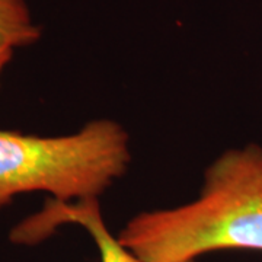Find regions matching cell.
I'll return each instance as SVG.
<instances>
[{
	"label": "cell",
	"instance_id": "277c9868",
	"mask_svg": "<svg viewBox=\"0 0 262 262\" xmlns=\"http://www.w3.org/2000/svg\"><path fill=\"white\" fill-rule=\"evenodd\" d=\"M41 34L27 0H0V47H29L37 44Z\"/></svg>",
	"mask_w": 262,
	"mask_h": 262
},
{
	"label": "cell",
	"instance_id": "7a4b0ae2",
	"mask_svg": "<svg viewBox=\"0 0 262 262\" xmlns=\"http://www.w3.org/2000/svg\"><path fill=\"white\" fill-rule=\"evenodd\" d=\"M130 163V136L110 118L64 136L0 130V210L28 192L60 201L99 198Z\"/></svg>",
	"mask_w": 262,
	"mask_h": 262
},
{
	"label": "cell",
	"instance_id": "6da1fadb",
	"mask_svg": "<svg viewBox=\"0 0 262 262\" xmlns=\"http://www.w3.org/2000/svg\"><path fill=\"white\" fill-rule=\"evenodd\" d=\"M146 262H192L214 251H262V147L226 150L185 204L141 211L118 233Z\"/></svg>",
	"mask_w": 262,
	"mask_h": 262
},
{
	"label": "cell",
	"instance_id": "5b68a950",
	"mask_svg": "<svg viewBox=\"0 0 262 262\" xmlns=\"http://www.w3.org/2000/svg\"><path fill=\"white\" fill-rule=\"evenodd\" d=\"M13 54H15V50H10V48L6 47H0V80H2L3 72L6 70L8 64L12 61Z\"/></svg>",
	"mask_w": 262,
	"mask_h": 262
},
{
	"label": "cell",
	"instance_id": "3957f363",
	"mask_svg": "<svg viewBox=\"0 0 262 262\" xmlns=\"http://www.w3.org/2000/svg\"><path fill=\"white\" fill-rule=\"evenodd\" d=\"M66 225L83 227L98 246L101 262H146L125 248L118 236L111 233L103 222L99 198L77 201L47 198L37 213L20 220L10 230L9 239L15 245H38Z\"/></svg>",
	"mask_w": 262,
	"mask_h": 262
}]
</instances>
